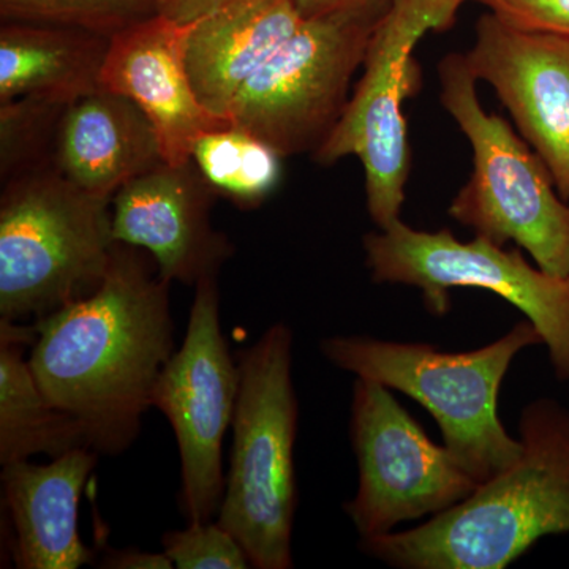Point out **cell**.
Masks as SVG:
<instances>
[{"label": "cell", "mask_w": 569, "mask_h": 569, "mask_svg": "<svg viewBox=\"0 0 569 569\" xmlns=\"http://www.w3.org/2000/svg\"><path fill=\"white\" fill-rule=\"evenodd\" d=\"M522 455L422 526L361 539L399 569H505L550 535L569 533V410L537 399L519 421Z\"/></svg>", "instance_id": "7a4b0ae2"}, {"label": "cell", "mask_w": 569, "mask_h": 569, "mask_svg": "<svg viewBox=\"0 0 569 569\" xmlns=\"http://www.w3.org/2000/svg\"><path fill=\"white\" fill-rule=\"evenodd\" d=\"M164 162L151 119L132 100L100 88L63 112L54 167L97 197H114L126 183Z\"/></svg>", "instance_id": "e0dca14e"}, {"label": "cell", "mask_w": 569, "mask_h": 569, "mask_svg": "<svg viewBox=\"0 0 569 569\" xmlns=\"http://www.w3.org/2000/svg\"><path fill=\"white\" fill-rule=\"evenodd\" d=\"M542 346L530 320L477 350L441 351L429 343L369 336H331L320 351L332 366L417 400L432 415L448 451L478 485L522 455L520 438L498 418V395L516 356Z\"/></svg>", "instance_id": "3957f363"}, {"label": "cell", "mask_w": 569, "mask_h": 569, "mask_svg": "<svg viewBox=\"0 0 569 569\" xmlns=\"http://www.w3.org/2000/svg\"><path fill=\"white\" fill-rule=\"evenodd\" d=\"M305 18L296 0H230L189 22L187 69L206 110L228 121L239 92Z\"/></svg>", "instance_id": "2e32d148"}, {"label": "cell", "mask_w": 569, "mask_h": 569, "mask_svg": "<svg viewBox=\"0 0 569 569\" xmlns=\"http://www.w3.org/2000/svg\"><path fill=\"white\" fill-rule=\"evenodd\" d=\"M437 71L440 102L473 152V171L449 216L493 244L515 242L548 274L568 277L569 203L548 167L503 118L482 108L463 52H448Z\"/></svg>", "instance_id": "8992f818"}, {"label": "cell", "mask_w": 569, "mask_h": 569, "mask_svg": "<svg viewBox=\"0 0 569 569\" xmlns=\"http://www.w3.org/2000/svg\"><path fill=\"white\" fill-rule=\"evenodd\" d=\"M216 194L192 160L159 163L112 197L116 242L151 254L167 282L194 287L217 277L234 246L212 224Z\"/></svg>", "instance_id": "4fadbf2b"}, {"label": "cell", "mask_w": 569, "mask_h": 569, "mask_svg": "<svg viewBox=\"0 0 569 569\" xmlns=\"http://www.w3.org/2000/svg\"><path fill=\"white\" fill-rule=\"evenodd\" d=\"M501 21L522 31L569 39V0H478Z\"/></svg>", "instance_id": "cb8c5ba5"}, {"label": "cell", "mask_w": 569, "mask_h": 569, "mask_svg": "<svg viewBox=\"0 0 569 569\" xmlns=\"http://www.w3.org/2000/svg\"><path fill=\"white\" fill-rule=\"evenodd\" d=\"M167 0H0L2 22L62 26L111 37L162 13Z\"/></svg>", "instance_id": "7402d4cb"}, {"label": "cell", "mask_w": 569, "mask_h": 569, "mask_svg": "<svg viewBox=\"0 0 569 569\" xmlns=\"http://www.w3.org/2000/svg\"><path fill=\"white\" fill-rule=\"evenodd\" d=\"M227 2L230 0H167L162 13L171 20L187 24Z\"/></svg>", "instance_id": "484cf974"}, {"label": "cell", "mask_w": 569, "mask_h": 569, "mask_svg": "<svg viewBox=\"0 0 569 569\" xmlns=\"http://www.w3.org/2000/svg\"><path fill=\"white\" fill-rule=\"evenodd\" d=\"M70 104L21 97L0 102V178L54 167L56 142L63 112Z\"/></svg>", "instance_id": "44dd1931"}, {"label": "cell", "mask_w": 569, "mask_h": 569, "mask_svg": "<svg viewBox=\"0 0 569 569\" xmlns=\"http://www.w3.org/2000/svg\"><path fill=\"white\" fill-rule=\"evenodd\" d=\"M239 392L238 359L220 323L217 277L194 284L182 346L168 359L152 395V408L173 427L181 459L179 507L187 522L219 515L224 492L222 449Z\"/></svg>", "instance_id": "8fae6325"}, {"label": "cell", "mask_w": 569, "mask_h": 569, "mask_svg": "<svg viewBox=\"0 0 569 569\" xmlns=\"http://www.w3.org/2000/svg\"><path fill=\"white\" fill-rule=\"evenodd\" d=\"M189 22L159 13L114 33L108 44L100 84L132 100L151 119L163 160L182 164L192 160L201 134L231 126L206 110L186 61Z\"/></svg>", "instance_id": "5bb4252c"}, {"label": "cell", "mask_w": 569, "mask_h": 569, "mask_svg": "<svg viewBox=\"0 0 569 569\" xmlns=\"http://www.w3.org/2000/svg\"><path fill=\"white\" fill-rule=\"evenodd\" d=\"M162 546L178 569L252 568L238 539L217 520L189 522L187 529L168 531Z\"/></svg>", "instance_id": "603a6c76"}, {"label": "cell", "mask_w": 569, "mask_h": 569, "mask_svg": "<svg viewBox=\"0 0 569 569\" xmlns=\"http://www.w3.org/2000/svg\"><path fill=\"white\" fill-rule=\"evenodd\" d=\"M99 452L73 449L44 466L31 460L2 466L3 503L13 529V561L20 569H77L93 550L78 531L82 489Z\"/></svg>", "instance_id": "9a60e30c"}, {"label": "cell", "mask_w": 569, "mask_h": 569, "mask_svg": "<svg viewBox=\"0 0 569 569\" xmlns=\"http://www.w3.org/2000/svg\"><path fill=\"white\" fill-rule=\"evenodd\" d=\"M33 340L36 326L0 320V466L92 449L84 426L41 391L26 358Z\"/></svg>", "instance_id": "d6986e66"}, {"label": "cell", "mask_w": 569, "mask_h": 569, "mask_svg": "<svg viewBox=\"0 0 569 569\" xmlns=\"http://www.w3.org/2000/svg\"><path fill=\"white\" fill-rule=\"evenodd\" d=\"M350 441L358 462V490L343 509L361 539L440 515L479 486L445 445L430 440L391 389L377 381L356 378Z\"/></svg>", "instance_id": "30bf717a"}, {"label": "cell", "mask_w": 569, "mask_h": 569, "mask_svg": "<svg viewBox=\"0 0 569 569\" xmlns=\"http://www.w3.org/2000/svg\"><path fill=\"white\" fill-rule=\"evenodd\" d=\"M170 288L151 254L116 242L97 290L33 325L29 365L41 391L84 426L100 456L132 447L152 408L176 351Z\"/></svg>", "instance_id": "6da1fadb"}, {"label": "cell", "mask_w": 569, "mask_h": 569, "mask_svg": "<svg viewBox=\"0 0 569 569\" xmlns=\"http://www.w3.org/2000/svg\"><path fill=\"white\" fill-rule=\"evenodd\" d=\"M468 69L488 82L569 203V39L512 28L486 13Z\"/></svg>", "instance_id": "7c38bea8"}, {"label": "cell", "mask_w": 569, "mask_h": 569, "mask_svg": "<svg viewBox=\"0 0 569 569\" xmlns=\"http://www.w3.org/2000/svg\"><path fill=\"white\" fill-rule=\"evenodd\" d=\"M391 0L305 18L234 100L228 121L282 159L313 153L350 102V86Z\"/></svg>", "instance_id": "52a82bcc"}, {"label": "cell", "mask_w": 569, "mask_h": 569, "mask_svg": "<svg viewBox=\"0 0 569 569\" xmlns=\"http://www.w3.org/2000/svg\"><path fill=\"white\" fill-rule=\"evenodd\" d=\"M192 162L217 193L242 208L263 203L282 173V157L271 146L233 126L201 134Z\"/></svg>", "instance_id": "ffe728a7"}, {"label": "cell", "mask_w": 569, "mask_h": 569, "mask_svg": "<svg viewBox=\"0 0 569 569\" xmlns=\"http://www.w3.org/2000/svg\"><path fill=\"white\" fill-rule=\"evenodd\" d=\"M466 0H391L367 48L362 77L328 140L312 153L328 167L358 157L367 209L378 230L400 220L411 152L403 102L418 92L415 48L429 32L447 31Z\"/></svg>", "instance_id": "ba28073f"}, {"label": "cell", "mask_w": 569, "mask_h": 569, "mask_svg": "<svg viewBox=\"0 0 569 569\" xmlns=\"http://www.w3.org/2000/svg\"><path fill=\"white\" fill-rule=\"evenodd\" d=\"M236 359L233 447L217 522L238 539L252 568L290 569L298 508L293 331L287 323L269 326Z\"/></svg>", "instance_id": "277c9868"}, {"label": "cell", "mask_w": 569, "mask_h": 569, "mask_svg": "<svg viewBox=\"0 0 569 569\" xmlns=\"http://www.w3.org/2000/svg\"><path fill=\"white\" fill-rule=\"evenodd\" d=\"M114 246L110 198L56 168L2 182L0 320H39L93 293Z\"/></svg>", "instance_id": "5b68a950"}, {"label": "cell", "mask_w": 569, "mask_h": 569, "mask_svg": "<svg viewBox=\"0 0 569 569\" xmlns=\"http://www.w3.org/2000/svg\"><path fill=\"white\" fill-rule=\"evenodd\" d=\"M110 37L62 26L2 22L0 102L39 97L71 104L102 88Z\"/></svg>", "instance_id": "ac0fdd59"}, {"label": "cell", "mask_w": 569, "mask_h": 569, "mask_svg": "<svg viewBox=\"0 0 569 569\" xmlns=\"http://www.w3.org/2000/svg\"><path fill=\"white\" fill-rule=\"evenodd\" d=\"M365 2H369V0H296L298 9L301 10L306 18L329 13V11L348 9V7L359 6V3Z\"/></svg>", "instance_id": "4316f807"}, {"label": "cell", "mask_w": 569, "mask_h": 569, "mask_svg": "<svg viewBox=\"0 0 569 569\" xmlns=\"http://www.w3.org/2000/svg\"><path fill=\"white\" fill-rule=\"evenodd\" d=\"M362 247L373 282L418 288L432 316H447L455 288L500 296L535 325L553 373L569 380V276L530 264L520 247L507 250L481 236L463 242L447 228L415 230L402 219L366 234Z\"/></svg>", "instance_id": "9c48e42d"}, {"label": "cell", "mask_w": 569, "mask_h": 569, "mask_svg": "<svg viewBox=\"0 0 569 569\" xmlns=\"http://www.w3.org/2000/svg\"><path fill=\"white\" fill-rule=\"evenodd\" d=\"M99 567L104 569H171L174 565L164 552L137 548L111 549L104 552Z\"/></svg>", "instance_id": "d4e9b609"}]
</instances>
